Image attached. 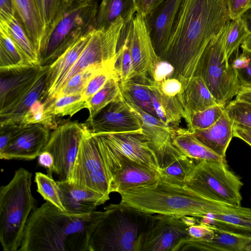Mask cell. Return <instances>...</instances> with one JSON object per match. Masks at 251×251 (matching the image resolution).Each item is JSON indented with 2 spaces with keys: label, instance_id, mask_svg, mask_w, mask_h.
Returning <instances> with one entry per match:
<instances>
[{
  "label": "cell",
  "instance_id": "obj_1",
  "mask_svg": "<svg viewBox=\"0 0 251 251\" xmlns=\"http://www.w3.org/2000/svg\"><path fill=\"white\" fill-rule=\"evenodd\" d=\"M230 20L226 0H181L160 58L172 66L171 77L181 82L182 91L208 44Z\"/></svg>",
  "mask_w": 251,
  "mask_h": 251
},
{
  "label": "cell",
  "instance_id": "obj_2",
  "mask_svg": "<svg viewBox=\"0 0 251 251\" xmlns=\"http://www.w3.org/2000/svg\"><path fill=\"white\" fill-rule=\"evenodd\" d=\"M75 215L46 201L29 216L19 251H88L96 226L108 210Z\"/></svg>",
  "mask_w": 251,
  "mask_h": 251
},
{
  "label": "cell",
  "instance_id": "obj_3",
  "mask_svg": "<svg viewBox=\"0 0 251 251\" xmlns=\"http://www.w3.org/2000/svg\"><path fill=\"white\" fill-rule=\"evenodd\" d=\"M120 194L121 204L149 214L200 218L208 214L225 213L245 208L211 200L185 184L172 183L160 177L152 184Z\"/></svg>",
  "mask_w": 251,
  "mask_h": 251
},
{
  "label": "cell",
  "instance_id": "obj_4",
  "mask_svg": "<svg viewBox=\"0 0 251 251\" xmlns=\"http://www.w3.org/2000/svg\"><path fill=\"white\" fill-rule=\"evenodd\" d=\"M104 209L108 212L94 229L88 251H140L142 236L153 214L120 203Z\"/></svg>",
  "mask_w": 251,
  "mask_h": 251
},
{
  "label": "cell",
  "instance_id": "obj_5",
  "mask_svg": "<svg viewBox=\"0 0 251 251\" xmlns=\"http://www.w3.org/2000/svg\"><path fill=\"white\" fill-rule=\"evenodd\" d=\"M31 178L32 173L21 167L0 188V241L3 251L18 250L29 214L37 208Z\"/></svg>",
  "mask_w": 251,
  "mask_h": 251
},
{
  "label": "cell",
  "instance_id": "obj_6",
  "mask_svg": "<svg viewBox=\"0 0 251 251\" xmlns=\"http://www.w3.org/2000/svg\"><path fill=\"white\" fill-rule=\"evenodd\" d=\"M96 0L75 3L45 32L39 52V65L50 66L81 37L96 29Z\"/></svg>",
  "mask_w": 251,
  "mask_h": 251
},
{
  "label": "cell",
  "instance_id": "obj_7",
  "mask_svg": "<svg viewBox=\"0 0 251 251\" xmlns=\"http://www.w3.org/2000/svg\"><path fill=\"white\" fill-rule=\"evenodd\" d=\"M229 22L205 49L194 75L203 79L216 103L224 105L241 89L236 71L225 57V41Z\"/></svg>",
  "mask_w": 251,
  "mask_h": 251
},
{
  "label": "cell",
  "instance_id": "obj_8",
  "mask_svg": "<svg viewBox=\"0 0 251 251\" xmlns=\"http://www.w3.org/2000/svg\"><path fill=\"white\" fill-rule=\"evenodd\" d=\"M185 184L207 198L241 206L243 183L229 169L225 159L198 161Z\"/></svg>",
  "mask_w": 251,
  "mask_h": 251
},
{
  "label": "cell",
  "instance_id": "obj_9",
  "mask_svg": "<svg viewBox=\"0 0 251 251\" xmlns=\"http://www.w3.org/2000/svg\"><path fill=\"white\" fill-rule=\"evenodd\" d=\"M100 150L106 172L110 194L152 184L159 172L133 161L111 148L99 134L92 133Z\"/></svg>",
  "mask_w": 251,
  "mask_h": 251
},
{
  "label": "cell",
  "instance_id": "obj_10",
  "mask_svg": "<svg viewBox=\"0 0 251 251\" xmlns=\"http://www.w3.org/2000/svg\"><path fill=\"white\" fill-rule=\"evenodd\" d=\"M75 187L85 189L110 199L109 182L100 150L87 127L78 148L68 181Z\"/></svg>",
  "mask_w": 251,
  "mask_h": 251
},
{
  "label": "cell",
  "instance_id": "obj_11",
  "mask_svg": "<svg viewBox=\"0 0 251 251\" xmlns=\"http://www.w3.org/2000/svg\"><path fill=\"white\" fill-rule=\"evenodd\" d=\"M85 124L69 122L57 126L50 134L43 151L53 157V171L57 181H68L85 130Z\"/></svg>",
  "mask_w": 251,
  "mask_h": 251
},
{
  "label": "cell",
  "instance_id": "obj_12",
  "mask_svg": "<svg viewBox=\"0 0 251 251\" xmlns=\"http://www.w3.org/2000/svg\"><path fill=\"white\" fill-rule=\"evenodd\" d=\"M124 25L123 19L120 17L109 26L94 30L76 62L64 78L59 90L75 75L91 66L107 63L117 56L118 43Z\"/></svg>",
  "mask_w": 251,
  "mask_h": 251
},
{
  "label": "cell",
  "instance_id": "obj_13",
  "mask_svg": "<svg viewBox=\"0 0 251 251\" xmlns=\"http://www.w3.org/2000/svg\"><path fill=\"white\" fill-rule=\"evenodd\" d=\"M130 49L133 68L131 79L142 83L153 80L154 69L161 60L154 50L144 16L137 12L132 21Z\"/></svg>",
  "mask_w": 251,
  "mask_h": 251
},
{
  "label": "cell",
  "instance_id": "obj_14",
  "mask_svg": "<svg viewBox=\"0 0 251 251\" xmlns=\"http://www.w3.org/2000/svg\"><path fill=\"white\" fill-rule=\"evenodd\" d=\"M188 227L181 217L153 214L142 236L140 251H175L189 237Z\"/></svg>",
  "mask_w": 251,
  "mask_h": 251
},
{
  "label": "cell",
  "instance_id": "obj_15",
  "mask_svg": "<svg viewBox=\"0 0 251 251\" xmlns=\"http://www.w3.org/2000/svg\"><path fill=\"white\" fill-rule=\"evenodd\" d=\"M85 125L93 133H121L142 130L139 114L123 98L114 101L88 118Z\"/></svg>",
  "mask_w": 251,
  "mask_h": 251
},
{
  "label": "cell",
  "instance_id": "obj_16",
  "mask_svg": "<svg viewBox=\"0 0 251 251\" xmlns=\"http://www.w3.org/2000/svg\"><path fill=\"white\" fill-rule=\"evenodd\" d=\"M49 67L25 65L0 68V112L25 95Z\"/></svg>",
  "mask_w": 251,
  "mask_h": 251
},
{
  "label": "cell",
  "instance_id": "obj_17",
  "mask_svg": "<svg viewBox=\"0 0 251 251\" xmlns=\"http://www.w3.org/2000/svg\"><path fill=\"white\" fill-rule=\"evenodd\" d=\"M21 126L6 147L0 151L1 159L33 160L47 144L50 137V129L40 124Z\"/></svg>",
  "mask_w": 251,
  "mask_h": 251
},
{
  "label": "cell",
  "instance_id": "obj_18",
  "mask_svg": "<svg viewBox=\"0 0 251 251\" xmlns=\"http://www.w3.org/2000/svg\"><path fill=\"white\" fill-rule=\"evenodd\" d=\"M127 102L141 117L143 132L149 139L150 146L157 157L160 168L184 154L173 144V127L146 112L135 103Z\"/></svg>",
  "mask_w": 251,
  "mask_h": 251
},
{
  "label": "cell",
  "instance_id": "obj_19",
  "mask_svg": "<svg viewBox=\"0 0 251 251\" xmlns=\"http://www.w3.org/2000/svg\"><path fill=\"white\" fill-rule=\"evenodd\" d=\"M113 149L128 159L159 172L157 157L150 146V141L143 130L121 133H97Z\"/></svg>",
  "mask_w": 251,
  "mask_h": 251
},
{
  "label": "cell",
  "instance_id": "obj_20",
  "mask_svg": "<svg viewBox=\"0 0 251 251\" xmlns=\"http://www.w3.org/2000/svg\"><path fill=\"white\" fill-rule=\"evenodd\" d=\"M181 1V0H162L144 16L148 33L159 58L169 42Z\"/></svg>",
  "mask_w": 251,
  "mask_h": 251
},
{
  "label": "cell",
  "instance_id": "obj_21",
  "mask_svg": "<svg viewBox=\"0 0 251 251\" xmlns=\"http://www.w3.org/2000/svg\"><path fill=\"white\" fill-rule=\"evenodd\" d=\"M95 29L81 37L50 66L47 73V93L44 101L46 105L55 98L64 78L76 62Z\"/></svg>",
  "mask_w": 251,
  "mask_h": 251
},
{
  "label": "cell",
  "instance_id": "obj_22",
  "mask_svg": "<svg viewBox=\"0 0 251 251\" xmlns=\"http://www.w3.org/2000/svg\"><path fill=\"white\" fill-rule=\"evenodd\" d=\"M212 226L215 232L212 239L201 241L188 237L177 246L175 251H244L246 246L251 242V236Z\"/></svg>",
  "mask_w": 251,
  "mask_h": 251
},
{
  "label": "cell",
  "instance_id": "obj_23",
  "mask_svg": "<svg viewBox=\"0 0 251 251\" xmlns=\"http://www.w3.org/2000/svg\"><path fill=\"white\" fill-rule=\"evenodd\" d=\"M62 204L66 212L81 215L95 211L96 207L108 200L103 195L75 186L67 181H57Z\"/></svg>",
  "mask_w": 251,
  "mask_h": 251
},
{
  "label": "cell",
  "instance_id": "obj_24",
  "mask_svg": "<svg viewBox=\"0 0 251 251\" xmlns=\"http://www.w3.org/2000/svg\"><path fill=\"white\" fill-rule=\"evenodd\" d=\"M144 84L150 92L160 120L173 128L178 127L182 119L186 118L182 92L176 96H170L161 92L151 79Z\"/></svg>",
  "mask_w": 251,
  "mask_h": 251
},
{
  "label": "cell",
  "instance_id": "obj_25",
  "mask_svg": "<svg viewBox=\"0 0 251 251\" xmlns=\"http://www.w3.org/2000/svg\"><path fill=\"white\" fill-rule=\"evenodd\" d=\"M233 123L225 111L211 126L205 129H195L192 132L207 147L225 158L226 151L233 137Z\"/></svg>",
  "mask_w": 251,
  "mask_h": 251
},
{
  "label": "cell",
  "instance_id": "obj_26",
  "mask_svg": "<svg viewBox=\"0 0 251 251\" xmlns=\"http://www.w3.org/2000/svg\"><path fill=\"white\" fill-rule=\"evenodd\" d=\"M49 67L25 95L8 108L0 112V125L7 123L20 125L26 113L36 101L45 100L47 76Z\"/></svg>",
  "mask_w": 251,
  "mask_h": 251
},
{
  "label": "cell",
  "instance_id": "obj_27",
  "mask_svg": "<svg viewBox=\"0 0 251 251\" xmlns=\"http://www.w3.org/2000/svg\"><path fill=\"white\" fill-rule=\"evenodd\" d=\"M16 14L38 55L45 34L44 25L35 0H14Z\"/></svg>",
  "mask_w": 251,
  "mask_h": 251
},
{
  "label": "cell",
  "instance_id": "obj_28",
  "mask_svg": "<svg viewBox=\"0 0 251 251\" xmlns=\"http://www.w3.org/2000/svg\"><path fill=\"white\" fill-rule=\"evenodd\" d=\"M173 142L182 153L198 161L225 159L200 141L187 128H173Z\"/></svg>",
  "mask_w": 251,
  "mask_h": 251
},
{
  "label": "cell",
  "instance_id": "obj_29",
  "mask_svg": "<svg viewBox=\"0 0 251 251\" xmlns=\"http://www.w3.org/2000/svg\"><path fill=\"white\" fill-rule=\"evenodd\" d=\"M199 223L212 225L234 233L251 236V208L237 211L208 214L200 218Z\"/></svg>",
  "mask_w": 251,
  "mask_h": 251
},
{
  "label": "cell",
  "instance_id": "obj_30",
  "mask_svg": "<svg viewBox=\"0 0 251 251\" xmlns=\"http://www.w3.org/2000/svg\"><path fill=\"white\" fill-rule=\"evenodd\" d=\"M186 122L193 113L203 111L218 104L203 79L193 76L182 92Z\"/></svg>",
  "mask_w": 251,
  "mask_h": 251
},
{
  "label": "cell",
  "instance_id": "obj_31",
  "mask_svg": "<svg viewBox=\"0 0 251 251\" xmlns=\"http://www.w3.org/2000/svg\"><path fill=\"white\" fill-rule=\"evenodd\" d=\"M0 26L5 29L13 41L26 65H39L38 52L15 16H0Z\"/></svg>",
  "mask_w": 251,
  "mask_h": 251
},
{
  "label": "cell",
  "instance_id": "obj_32",
  "mask_svg": "<svg viewBox=\"0 0 251 251\" xmlns=\"http://www.w3.org/2000/svg\"><path fill=\"white\" fill-rule=\"evenodd\" d=\"M137 12L134 0H102L98 8L96 29L109 26L121 17L124 25L131 21Z\"/></svg>",
  "mask_w": 251,
  "mask_h": 251
},
{
  "label": "cell",
  "instance_id": "obj_33",
  "mask_svg": "<svg viewBox=\"0 0 251 251\" xmlns=\"http://www.w3.org/2000/svg\"><path fill=\"white\" fill-rule=\"evenodd\" d=\"M122 97L120 78L116 71L104 85L87 101L88 118L93 117L107 105Z\"/></svg>",
  "mask_w": 251,
  "mask_h": 251
},
{
  "label": "cell",
  "instance_id": "obj_34",
  "mask_svg": "<svg viewBox=\"0 0 251 251\" xmlns=\"http://www.w3.org/2000/svg\"><path fill=\"white\" fill-rule=\"evenodd\" d=\"M120 86L123 97L126 101L135 103L146 112L160 120L150 92L144 83L131 79Z\"/></svg>",
  "mask_w": 251,
  "mask_h": 251
},
{
  "label": "cell",
  "instance_id": "obj_35",
  "mask_svg": "<svg viewBox=\"0 0 251 251\" xmlns=\"http://www.w3.org/2000/svg\"><path fill=\"white\" fill-rule=\"evenodd\" d=\"M198 162L185 154L178 156L160 168V177L172 183L184 185L187 176Z\"/></svg>",
  "mask_w": 251,
  "mask_h": 251
},
{
  "label": "cell",
  "instance_id": "obj_36",
  "mask_svg": "<svg viewBox=\"0 0 251 251\" xmlns=\"http://www.w3.org/2000/svg\"><path fill=\"white\" fill-rule=\"evenodd\" d=\"M88 107L87 100L80 93L55 98L46 106V111L48 114L54 117H72L81 109Z\"/></svg>",
  "mask_w": 251,
  "mask_h": 251
},
{
  "label": "cell",
  "instance_id": "obj_37",
  "mask_svg": "<svg viewBox=\"0 0 251 251\" xmlns=\"http://www.w3.org/2000/svg\"><path fill=\"white\" fill-rule=\"evenodd\" d=\"M26 65L24 58L4 28L0 26V68Z\"/></svg>",
  "mask_w": 251,
  "mask_h": 251
},
{
  "label": "cell",
  "instance_id": "obj_38",
  "mask_svg": "<svg viewBox=\"0 0 251 251\" xmlns=\"http://www.w3.org/2000/svg\"><path fill=\"white\" fill-rule=\"evenodd\" d=\"M37 192L45 200L49 201L63 211H65L61 200L59 187L57 181L50 176L41 172H36L35 176Z\"/></svg>",
  "mask_w": 251,
  "mask_h": 251
},
{
  "label": "cell",
  "instance_id": "obj_39",
  "mask_svg": "<svg viewBox=\"0 0 251 251\" xmlns=\"http://www.w3.org/2000/svg\"><path fill=\"white\" fill-rule=\"evenodd\" d=\"M249 33L240 18L229 21L225 41V57L227 61Z\"/></svg>",
  "mask_w": 251,
  "mask_h": 251
},
{
  "label": "cell",
  "instance_id": "obj_40",
  "mask_svg": "<svg viewBox=\"0 0 251 251\" xmlns=\"http://www.w3.org/2000/svg\"><path fill=\"white\" fill-rule=\"evenodd\" d=\"M225 106L217 104L203 111L192 113L186 122L187 128L192 131L195 129H205L211 126L225 111Z\"/></svg>",
  "mask_w": 251,
  "mask_h": 251
},
{
  "label": "cell",
  "instance_id": "obj_41",
  "mask_svg": "<svg viewBox=\"0 0 251 251\" xmlns=\"http://www.w3.org/2000/svg\"><path fill=\"white\" fill-rule=\"evenodd\" d=\"M107 63L91 66L75 75L61 87L56 94L55 98L64 95L81 93L93 75Z\"/></svg>",
  "mask_w": 251,
  "mask_h": 251
},
{
  "label": "cell",
  "instance_id": "obj_42",
  "mask_svg": "<svg viewBox=\"0 0 251 251\" xmlns=\"http://www.w3.org/2000/svg\"><path fill=\"white\" fill-rule=\"evenodd\" d=\"M118 56V55L115 59L97 72L87 82L81 92L86 100L88 101L98 92L115 73V64Z\"/></svg>",
  "mask_w": 251,
  "mask_h": 251
},
{
  "label": "cell",
  "instance_id": "obj_43",
  "mask_svg": "<svg viewBox=\"0 0 251 251\" xmlns=\"http://www.w3.org/2000/svg\"><path fill=\"white\" fill-rule=\"evenodd\" d=\"M46 107L44 102L40 100L36 101L26 113L20 125L40 124L49 129H54L57 126L55 117L48 114Z\"/></svg>",
  "mask_w": 251,
  "mask_h": 251
},
{
  "label": "cell",
  "instance_id": "obj_44",
  "mask_svg": "<svg viewBox=\"0 0 251 251\" xmlns=\"http://www.w3.org/2000/svg\"><path fill=\"white\" fill-rule=\"evenodd\" d=\"M42 1L45 33L46 31L75 3L73 4L71 0H42Z\"/></svg>",
  "mask_w": 251,
  "mask_h": 251
},
{
  "label": "cell",
  "instance_id": "obj_45",
  "mask_svg": "<svg viewBox=\"0 0 251 251\" xmlns=\"http://www.w3.org/2000/svg\"><path fill=\"white\" fill-rule=\"evenodd\" d=\"M225 111L234 122L251 127V104L237 99L230 101Z\"/></svg>",
  "mask_w": 251,
  "mask_h": 251
},
{
  "label": "cell",
  "instance_id": "obj_46",
  "mask_svg": "<svg viewBox=\"0 0 251 251\" xmlns=\"http://www.w3.org/2000/svg\"><path fill=\"white\" fill-rule=\"evenodd\" d=\"M189 237L198 240L207 241L213 238L214 230L211 225L199 223L188 228Z\"/></svg>",
  "mask_w": 251,
  "mask_h": 251
},
{
  "label": "cell",
  "instance_id": "obj_47",
  "mask_svg": "<svg viewBox=\"0 0 251 251\" xmlns=\"http://www.w3.org/2000/svg\"><path fill=\"white\" fill-rule=\"evenodd\" d=\"M156 83L160 91L168 96H176L182 92V84L176 78L170 77Z\"/></svg>",
  "mask_w": 251,
  "mask_h": 251
},
{
  "label": "cell",
  "instance_id": "obj_48",
  "mask_svg": "<svg viewBox=\"0 0 251 251\" xmlns=\"http://www.w3.org/2000/svg\"><path fill=\"white\" fill-rule=\"evenodd\" d=\"M15 123H7L0 125V151L7 145L21 127Z\"/></svg>",
  "mask_w": 251,
  "mask_h": 251
},
{
  "label": "cell",
  "instance_id": "obj_49",
  "mask_svg": "<svg viewBox=\"0 0 251 251\" xmlns=\"http://www.w3.org/2000/svg\"><path fill=\"white\" fill-rule=\"evenodd\" d=\"M226 2L231 20L240 18L251 4V0H226Z\"/></svg>",
  "mask_w": 251,
  "mask_h": 251
},
{
  "label": "cell",
  "instance_id": "obj_50",
  "mask_svg": "<svg viewBox=\"0 0 251 251\" xmlns=\"http://www.w3.org/2000/svg\"><path fill=\"white\" fill-rule=\"evenodd\" d=\"M173 70V67L170 64L161 60L154 69L153 81L159 82L166 78L171 77Z\"/></svg>",
  "mask_w": 251,
  "mask_h": 251
},
{
  "label": "cell",
  "instance_id": "obj_51",
  "mask_svg": "<svg viewBox=\"0 0 251 251\" xmlns=\"http://www.w3.org/2000/svg\"><path fill=\"white\" fill-rule=\"evenodd\" d=\"M248 53L250 62L247 67L236 70L241 89H251V52Z\"/></svg>",
  "mask_w": 251,
  "mask_h": 251
},
{
  "label": "cell",
  "instance_id": "obj_52",
  "mask_svg": "<svg viewBox=\"0 0 251 251\" xmlns=\"http://www.w3.org/2000/svg\"><path fill=\"white\" fill-rule=\"evenodd\" d=\"M233 137H237L251 147V127L235 122L233 125Z\"/></svg>",
  "mask_w": 251,
  "mask_h": 251
},
{
  "label": "cell",
  "instance_id": "obj_53",
  "mask_svg": "<svg viewBox=\"0 0 251 251\" xmlns=\"http://www.w3.org/2000/svg\"><path fill=\"white\" fill-rule=\"evenodd\" d=\"M37 157L38 164L47 169L48 175L52 176L54 166V159L52 154L48 151H43Z\"/></svg>",
  "mask_w": 251,
  "mask_h": 251
},
{
  "label": "cell",
  "instance_id": "obj_54",
  "mask_svg": "<svg viewBox=\"0 0 251 251\" xmlns=\"http://www.w3.org/2000/svg\"><path fill=\"white\" fill-rule=\"evenodd\" d=\"M162 0H134L137 13L145 16Z\"/></svg>",
  "mask_w": 251,
  "mask_h": 251
},
{
  "label": "cell",
  "instance_id": "obj_55",
  "mask_svg": "<svg viewBox=\"0 0 251 251\" xmlns=\"http://www.w3.org/2000/svg\"><path fill=\"white\" fill-rule=\"evenodd\" d=\"M250 62V58L248 51L243 50V52L237 56L231 64L232 67L236 70L246 68Z\"/></svg>",
  "mask_w": 251,
  "mask_h": 251
},
{
  "label": "cell",
  "instance_id": "obj_56",
  "mask_svg": "<svg viewBox=\"0 0 251 251\" xmlns=\"http://www.w3.org/2000/svg\"><path fill=\"white\" fill-rule=\"evenodd\" d=\"M15 14L14 0H0V16H15Z\"/></svg>",
  "mask_w": 251,
  "mask_h": 251
},
{
  "label": "cell",
  "instance_id": "obj_57",
  "mask_svg": "<svg viewBox=\"0 0 251 251\" xmlns=\"http://www.w3.org/2000/svg\"><path fill=\"white\" fill-rule=\"evenodd\" d=\"M250 33H251V4L240 17Z\"/></svg>",
  "mask_w": 251,
  "mask_h": 251
},
{
  "label": "cell",
  "instance_id": "obj_58",
  "mask_svg": "<svg viewBox=\"0 0 251 251\" xmlns=\"http://www.w3.org/2000/svg\"><path fill=\"white\" fill-rule=\"evenodd\" d=\"M236 99L251 104V89H241L236 95Z\"/></svg>",
  "mask_w": 251,
  "mask_h": 251
},
{
  "label": "cell",
  "instance_id": "obj_59",
  "mask_svg": "<svg viewBox=\"0 0 251 251\" xmlns=\"http://www.w3.org/2000/svg\"><path fill=\"white\" fill-rule=\"evenodd\" d=\"M243 50L251 52V33H249L241 44Z\"/></svg>",
  "mask_w": 251,
  "mask_h": 251
},
{
  "label": "cell",
  "instance_id": "obj_60",
  "mask_svg": "<svg viewBox=\"0 0 251 251\" xmlns=\"http://www.w3.org/2000/svg\"><path fill=\"white\" fill-rule=\"evenodd\" d=\"M36 4L40 14V17L42 20V21L45 27V23H44V12H43V1L42 0H35Z\"/></svg>",
  "mask_w": 251,
  "mask_h": 251
},
{
  "label": "cell",
  "instance_id": "obj_61",
  "mask_svg": "<svg viewBox=\"0 0 251 251\" xmlns=\"http://www.w3.org/2000/svg\"><path fill=\"white\" fill-rule=\"evenodd\" d=\"M94 0L97 1L98 0H71V1H72V2L73 4H74V3H85V2H91V1H94Z\"/></svg>",
  "mask_w": 251,
  "mask_h": 251
},
{
  "label": "cell",
  "instance_id": "obj_62",
  "mask_svg": "<svg viewBox=\"0 0 251 251\" xmlns=\"http://www.w3.org/2000/svg\"><path fill=\"white\" fill-rule=\"evenodd\" d=\"M244 251H251V242L245 248Z\"/></svg>",
  "mask_w": 251,
  "mask_h": 251
}]
</instances>
